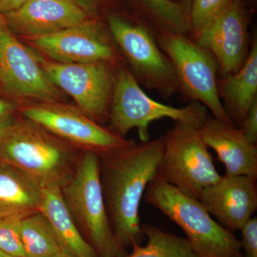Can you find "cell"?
I'll return each instance as SVG.
<instances>
[{
	"instance_id": "52a82bcc",
	"label": "cell",
	"mask_w": 257,
	"mask_h": 257,
	"mask_svg": "<svg viewBox=\"0 0 257 257\" xmlns=\"http://www.w3.org/2000/svg\"><path fill=\"white\" fill-rule=\"evenodd\" d=\"M156 39L173 66L180 90L205 106L216 119L234 125L219 97V65L212 53L181 34L160 32Z\"/></svg>"
},
{
	"instance_id": "5b68a950",
	"label": "cell",
	"mask_w": 257,
	"mask_h": 257,
	"mask_svg": "<svg viewBox=\"0 0 257 257\" xmlns=\"http://www.w3.org/2000/svg\"><path fill=\"white\" fill-rule=\"evenodd\" d=\"M208 116L207 108L197 101L177 108L152 99L126 67H120L115 74L109 119L112 131L120 136L136 128L142 143H145L150 140L149 126L152 121L170 118L199 130Z\"/></svg>"
},
{
	"instance_id": "ba28073f",
	"label": "cell",
	"mask_w": 257,
	"mask_h": 257,
	"mask_svg": "<svg viewBox=\"0 0 257 257\" xmlns=\"http://www.w3.org/2000/svg\"><path fill=\"white\" fill-rule=\"evenodd\" d=\"M107 22L115 43L138 82L157 91L165 99L180 91L173 66L148 28L116 15H109Z\"/></svg>"
},
{
	"instance_id": "484cf974",
	"label": "cell",
	"mask_w": 257,
	"mask_h": 257,
	"mask_svg": "<svg viewBox=\"0 0 257 257\" xmlns=\"http://www.w3.org/2000/svg\"><path fill=\"white\" fill-rule=\"evenodd\" d=\"M251 143H257V100L250 107L241 128Z\"/></svg>"
},
{
	"instance_id": "f1b7e54d",
	"label": "cell",
	"mask_w": 257,
	"mask_h": 257,
	"mask_svg": "<svg viewBox=\"0 0 257 257\" xmlns=\"http://www.w3.org/2000/svg\"><path fill=\"white\" fill-rule=\"evenodd\" d=\"M56 257H77V256H72V255H69L68 254V253H60V255H58V256H57Z\"/></svg>"
},
{
	"instance_id": "8992f818",
	"label": "cell",
	"mask_w": 257,
	"mask_h": 257,
	"mask_svg": "<svg viewBox=\"0 0 257 257\" xmlns=\"http://www.w3.org/2000/svg\"><path fill=\"white\" fill-rule=\"evenodd\" d=\"M157 175L181 192L199 199L204 189L221 178L199 130L180 121L164 135Z\"/></svg>"
},
{
	"instance_id": "83f0119b",
	"label": "cell",
	"mask_w": 257,
	"mask_h": 257,
	"mask_svg": "<svg viewBox=\"0 0 257 257\" xmlns=\"http://www.w3.org/2000/svg\"><path fill=\"white\" fill-rule=\"evenodd\" d=\"M30 0H0V13L3 15L20 9Z\"/></svg>"
},
{
	"instance_id": "d6986e66",
	"label": "cell",
	"mask_w": 257,
	"mask_h": 257,
	"mask_svg": "<svg viewBox=\"0 0 257 257\" xmlns=\"http://www.w3.org/2000/svg\"><path fill=\"white\" fill-rule=\"evenodd\" d=\"M42 187L16 167L0 161V217L25 216L40 210Z\"/></svg>"
},
{
	"instance_id": "277c9868",
	"label": "cell",
	"mask_w": 257,
	"mask_h": 257,
	"mask_svg": "<svg viewBox=\"0 0 257 257\" xmlns=\"http://www.w3.org/2000/svg\"><path fill=\"white\" fill-rule=\"evenodd\" d=\"M61 192L76 226L98 257L127 255L111 229L101 188L99 155L83 152L74 175Z\"/></svg>"
},
{
	"instance_id": "e0dca14e",
	"label": "cell",
	"mask_w": 257,
	"mask_h": 257,
	"mask_svg": "<svg viewBox=\"0 0 257 257\" xmlns=\"http://www.w3.org/2000/svg\"><path fill=\"white\" fill-rule=\"evenodd\" d=\"M218 79V92L224 101L226 114L233 123L242 127L250 107L257 100V42L251 47L242 67L233 74Z\"/></svg>"
},
{
	"instance_id": "30bf717a",
	"label": "cell",
	"mask_w": 257,
	"mask_h": 257,
	"mask_svg": "<svg viewBox=\"0 0 257 257\" xmlns=\"http://www.w3.org/2000/svg\"><path fill=\"white\" fill-rule=\"evenodd\" d=\"M111 63H47L41 61L50 82L72 96L79 109L96 122L109 119L115 79Z\"/></svg>"
},
{
	"instance_id": "3957f363",
	"label": "cell",
	"mask_w": 257,
	"mask_h": 257,
	"mask_svg": "<svg viewBox=\"0 0 257 257\" xmlns=\"http://www.w3.org/2000/svg\"><path fill=\"white\" fill-rule=\"evenodd\" d=\"M147 202L178 225L198 257H243L240 240L213 219L197 199L156 175L145 192Z\"/></svg>"
},
{
	"instance_id": "7402d4cb",
	"label": "cell",
	"mask_w": 257,
	"mask_h": 257,
	"mask_svg": "<svg viewBox=\"0 0 257 257\" xmlns=\"http://www.w3.org/2000/svg\"><path fill=\"white\" fill-rule=\"evenodd\" d=\"M139 1L159 24L160 32H172L187 35L190 32L188 13L183 5L172 0Z\"/></svg>"
},
{
	"instance_id": "1f68e13d",
	"label": "cell",
	"mask_w": 257,
	"mask_h": 257,
	"mask_svg": "<svg viewBox=\"0 0 257 257\" xmlns=\"http://www.w3.org/2000/svg\"><path fill=\"white\" fill-rule=\"evenodd\" d=\"M185 2H187V3H188V6H189V5H190L191 4V2H192V0H185Z\"/></svg>"
},
{
	"instance_id": "cb8c5ba5",
	"label": "cell",
	"mask_w": 257,
	"mask_h": 257,
	"mask_svg": "<svg viewBox=\"0 0 257 257\" xmlns=\"http://www.w3.org/2000/svg\"><path fill=\"white\" fill-rule=\"evenodd\" d=\"M22 219L20 216L0 217V251L13 257H25L20 231Z\"/></svg>"
},
{
	"instance_id": "603a6c76",
	"label": "cell",
	"mask_w": 257,
	"mask_h": 257,
	"mask_svg": "<svg viewBox=\"0 0 257 257\" xmlns=\"http://www.w3.org/2000/svg\"><path fill=\"white\" fill-rule=\"evenodd\" d=\"M230 0H192L188 19L194 35L211 23L226 8Z\"/></svg>"
},
{
	"instance_id": "4dcf8cb0",
	"label": "cell",
	"mask_w": 257,
	"mask_h": 257,
	"mask_svg": "<svg viewBox=\"0 0 257 257\" xmlns=\"http://www.w3.org/2000/svg\"><path fill=\"white\" fill-rule=\"evenodd\" d=\"M66 1L71 2V3H76V4H78L79 5L78 0H66Z\"/></svg>"
},
{
	"instance_id": "8fae6325",
	"label": "cell",
	"mask_w": 257,
	"mask_h": 257,
	"mask_svg": "<svg viewBox=\"0 0 257 257\" xmlns=\"http://www.w3.org/2000/svg\"><path fill=\"white\" fill-rule=\"evenodd\" d=\"M0 81L17 95L41 101L62 100L60 89L47 78L41 60L19 41L5 21L0 20Z\"/></svg>"
},
{
	"instance_id": "9c48e42d",
	"label": "cell",
	"mask_w": 257,
	"mask_h": 257,
	"mask_svg": "<svg viewBox=\"0 0 257 257\" xmlns=\"http://www.w3.org/2000/svg\"><path fill=\"white\" fill-rule=\"evenodd\" d=\"M24 117L32 120L56 137L83 152L99 157L128 146L133 141L107 130L80 109L59 102L41 103L25 106Z\"/></svg>"
},
{
	"instance_id": "5bb4252c",
	"label": "cell",
	"mask_w": 257,
	"mask_h": 257,
	"mask_svg": "<svg viewBox=\"0 0 257 257\" xmlns=\"http://www.w3.org/2000/svg\"><path fill=\"white\" fill-rule=\"evenodd\" d=\"M198 200L223 227L236 232L256 211V179L246 176L221 177L204 189Z\"/></svg>"
},
{
	"instance_id": "4316f807",
	"label": "cell",
	"mask_w": 257,
	"mask_h": 257,
	"mask_svg": "<svg viewBox=\"0 0 257 257\" xmlns=\"http://www.w3.org/2000/svg\"><path fill=\"white\" fill-rule=\"evenodd\" d=\"M17 106L13 101L0 98V130L9 125L14 120Z\"/></svg>"
},
{
	"instance_id": "7a4b0ae2",
	"label": "cell",
	"mask_w": 257,
	"mask_h": 257,
	"mask_svg": "<svg viewBox=\"0 0 257 257\" xmlns=\"http://www.w3.org/2000/svg\"><path fill=\"white\" fill-rule=\"evenodd\" d=\"M82 152L25 117L0 130V161L23 171L42 188H62Z\"/></svg>"
},
{
	"instance_id": "4fadbf2b",
	"label": "cell",
	"mask_w": 257,
	"mask_h": 257,
	"mask_svg": "<svg viewBox=\"0 0 257 257\" xmlns=\"http://www.w3.org/2000/svg\"><path fill=\"white\" fill-rule=\"evenodd\" d=\"M32 40L37 49L60 63L112 62L116 58L114 47L100 28L87 20Z\"/></svg>"
},
{
	"instance_id": "44dd1931",
	"label": "cell",
	"mask_w": 257,
	"mask_h": 257,
	"mask_svg": "<svg viewBox=\"0 0 257 257\" xmlns=\"http://www.w3.org/2000/svg\"><path fill=\"white\" fill-rule=\"evenodd\" d=\"M145 246L135 245L133 252L124 257H198L187 238L164 231L150 224L141 225Z\"/></svg>"
},
{
	"instance_id": "ffe728a7",
	"label": "cell",
	"mask_w": 257,
	"mask_h": 257,
	"mask_svg": "<svg viewBox=\"0 0 257 257\" xmlns=\"http://www.w3.org/2000/svg\"><path fill=\"white\" fill-rule=\"evenodd\" d=\"M20 231L25 257H56L64 252L50 223L40 211L23 218Z\"/></svg>"
},
{
	"instance_id": "ac0fdd59",
	"label": "cell",
	"mask_w": 257,
	"mask_h": 257,
	"mask_svg": "<svg viewBox=\"0 0 257 257\" xmlns=\"http://www.w3.org/2000/svg\"><path fill=\"white\" fill-rule=\"evenodd\" d=\"M40 212L46 217L64 253L77 257H98L86 241L66 206L60 188H42Z\"/></svg>"
},
{
	"instance_id": "6da1fadb",
	"label": "cell",
	"mask_w": 257,
	"mask_h": 257,
	"mask_svg": "<svg viewBox=\"0 0 257 257\" xmlns=\"http://www.w3.org/2000/svg\"><path fill=\"white\" fill-rule=\"evenodd\" d=\"M164 137L138 145L132 143L99 157L103 196L111 229L124 249L141 245L140 203L148 184L157 175Z\"/></svg>"
},
{
	"instance_id": "2e32d148",
	"label": "cell",
	"mask_w": 257,
	"mask_h": 257,
	"mask_svg": "<svg viewBox=\"0 0 257 257\" xmlns=\"http://www.w3.org/2000/svg\"><path fill=\"white\" fill-rule=\"evenodd\" d=\"M199 133L224 164L226 177L246 176L257 179V147L241 128L209 115Z\"/></svg>"
},
{
	"instance_id": "f546056e",
	"label": "cell",
	"mask_w": 257,
	"mask_h": 257,
	"mask_svg": "<svg viewBox=\"0 0 257 257\" xmlns=\"http://www.w3.org/2000/svg\"><path fill=\"white\" fill-rule=\"evenodd\" d=\"M0 257H13V256H10V255L7 254V253L3 252V251H0Z\"/></svg>"
},
{
	"instance_id": "d4e9b609",
	"label": "cell",
	"mask_w": 257,
	"mask_h": 257,
	"mask_svg": "<svg viewBox=\"0 0 257 257\" xmlns=\"http://www.w3.org/2000/svg\"><path fill=\"white\" fill-rule=\"evenodd\" d=\"M240 231L241 248L244 250L243 257H257V218L252 217Z\"/></svg>"
},
{
	"instance_id": "9a60e30c",
	"label": "cell",
	"mask_w": 257,
	"mask_h": 257,
	"mask_svg": "<svg viewBox=\"0 0 257 257\" xmlns=\"http://www.w3.org/2000/svg\"><path fill=\"white\" fill-rule=\"evenodd\" d=\"M4 16L12 32L32 39L78 25L87 18L80 5L66 0H30Z\"/></svg>"
},
{
	"instance_id": "7c38bea8",
	"label": "cell",
	"mask_w": 257,
	"mask_h": 257,
	"mask_svg": "<svg viewBox=\"0 0 257 257\" xmlns=\"http://www.w3.org/2000/svg\"><path fill=\"white\" fill-rule=\"evenodd\" d=\"M215 57L223 75L237 72L248 55L247 23L239 0H230L220 14L194 35Z\"/></svg>"
}]
</instances>
